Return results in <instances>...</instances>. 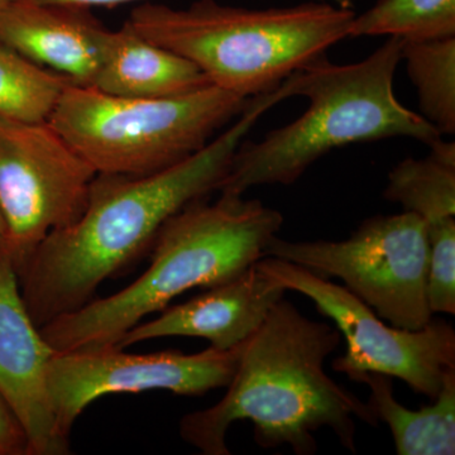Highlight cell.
<instances>
[{
    "label": "cell",
    "mask_w": 455,
    "mask_h": 455,
    "mask_svg": "<svg viewBox=\"0 0 455 455\" xmlns=\"http://www.w3.org/2000/svg\"><path fill=\"white\" fill-rule=\"evenodd\" d=\"M287 99L283 85L248 99L238 119L203 149L149 175H97L82 217L50 233L18 272L33 323L88 304L108 278L152 247L164 224L218 191L233 156L260 116Z\"/></svg>",
    "instance_id": "1"
},
{
    "label": "cell",
    "mask_w": 455,
    "mask_h": 455,
    "mask_svg": "<svg viewBox=\"0 0 455 455\" xmlns=\"http://www.w3.org/2000/svg\"><path fill=\"white\" fill-rule=\"evenodd\" d=\"M340 331L304 315L281 299L245 341L235 376L220 403L187 414L180 435L205 455H230L227 434L250 420L263 449L289 445L296 455L317 451L315 433L329 427L355 453V420L379 427L367 403L333 381L325 359L338 348Z\"/></svg>",
    "instance_id": "2"
},
{
    "label": "cell",
    "mask_w": 455,
    "mask_h": 455,
    "mask_svg": "<svg viewBox=\"0 0 455 455\" xmlns=\"http://www.w3.org/2000/svg\"><path fill=\"white\" fill-rule=\"evenodd\" d=\"M188 204L161 228L151 263L134 283L40 328L55 352L116 347L145 317L193 289L232 280L265 257L283 217L259 200L220 193Z\"/></svg>",
    "instance_id": "3"
},
{
    "label": "cell",
    "mask_w": 455,
    "mask_h": 455,
    "mask_svg": "<svg viewBox=\"0 0 455 455\" xmlns=\"http://www.w3.org/2000/svg\"><path fill=\"white\" fill-rule=\"evenodd\" d=\"M403 40H388L362 61L335 65L320 57L283 80L290 98L309 107L259 142L243 140L218 193L244 196L262 185H292L311 164L340 147L406 137L430 146L442 134L395 94Z\"/></svg>",
    "instance_id": "4"
},
{
    "label": "cell",
    "mask_w": 455,
    "mask_h": 455,
    "mask_svg": "<svg viewBox=\"0 0 455 455\" xmlns=\"http://www.w3.org/2000/svg\"><path fill=\"white\" fill-rule=\"evenodd\" d=\"M355 16L353 8L316 0L269 9L200 0L182 9L143 3L125 23L193 62L212 85L250 99L276 89L349 37Z\"/></svg>",
    "instance_id": "5"
},
{
    "label": "cell",
    "mask_w": 455,
    "mask_h": 455,
    "mask_svg": "<svg viewBox=\"0 0 455 455\" xmlns=\"http://www.w3.org/2000/svg\"><path fill=\"white\" fill-rule=\"evenodd\" d=\"M248 98L215 85L172 98H124L68 84L49 122L98 175L169 169L208 145Z\"/></svg>",
    "instance_id": "6"
},
{
    "label": "cell",
    "mask_w": 455,
    "mask_h": 455,
    "mask_svg": "<svg viewBox=\"0 0 455 455\" xmlns=\"http://www.w3.org/2000/svg\"><path fill=\"white\" fill-rule=\"evenodd\" d=\"M265 257L323 278H340L348 291L396 328L419 331L434 316L427 302V224L414 212L368 218L339 242H291L275 235Z\"/></svg>",
    "instance_id": "7"
},
{
    "label": "cell",
    "mask_w": 455,
    "mask_h": 455,
    "mask_svg": "<svg viewBox=\"0 0 455 455\" xmlns=\"http://www.w3.org/2000/svg\"><path fill=\"white\" fill-rule=\"evenodd\" d=\"M259 269L287 291L300 292L317 311L335 323L347 341L346 355L335 359V372L352 379L377 372L403 379L415 394L434 400L455 370V331L451 323L431 317L419 331L387 325L372 307L344 286L287 260L263 257Z\"/></svg>",
    "instance_id": "8"
},
{
    "label": "cell",
    "mask_w": 455,
    "mask_h": 455,
    "mask_svg": "<svg viewBox=\"0 0 455 455\" xmlns=\"http://www.w3.org/2000/svg\"><path fill=\"white\" fill-rule=\"evenodd\" d=\"M97 175L49 122L0 118V214L17 274L50 233L82 217Z\"/></svg>",
    "instance_id": "9"
},
{
    "label": "cell",
    "mask_w": 455,
    "mask_h": 455,
    "mask_svg": "<svg viewBox=\"0 0 455 455\" xmlns=\"http://www.w3.org/2000/svg\"><path fill=\"white\" fill-rule=\"evenodd\" d=\"M245 341L227 350L209 347L196 355L180 350L131 355L118 347L56 352L47 367L46 383L57 427L70 438L84 410L107 395L164 390L200 396L227 387Z\"/></svg>",
    "instance_id": "10"
},
{
    "label": "cell",
    "mask_w": 455,
    "mask_h": 455,
    "mask_svg": "<svg viewBox=\"0 0 455 455\" xmlns=\"http://www.w3.org/2000/svg\"><path fill=\"white\" fill-rule=\"evenodd\" d=\"M55 353L27 310L11 256L0 250V395L25 430L28 455L70 451L47 392V367Z\"/></svg>",
    "instance_id": "11"
},
{
    "label": "cell",
    "mask_w": 455,
    "mask_h": 455,
    "mask_svg": "<svg viewBox=\"0 0 455 455\" xmlns=\"http://www.w3.org/2000/svg\"><path fill=\"white\" fill-rule=\"evenodd\" d=\"M287 290L259 266L205 289L184 304L164 307L160 316L130 329L116 347L166 337L202 338L212 348H235L256 333Z\"/></svg>",
    "instance_id": "12"
},
{
    "label": "cell",
    "mask_w": 455,
    "mask_h": 455,
    "mask_svg": "<svg viewBox=\"0 0 455 455\" xmlns=\"http://www.w3.org/2000/svg\"><path fill=\"white\" fill-rule=\"evenodd\" d=\"M107 27L89 8L46 0H14L0 11V42L29 61L92 86Z\"/></svg>",
    "instance_id": "13"
},
{
    "label": "cell",
    "mask_w": 455,
    "mask_h": 455,
    "mask_svg": "<svg viewBox=\"0 0 455 455\" xmlns=\"http://www.w3.org/2000/svg\"><path fill=\"white\" fill-rule=\"evenodd\" d=\"M212 85L184 57L147 41L127 23L108 29L92 88L124 98H172Z\"/></svg>",
    "instance_id": "14"
},
{
    "label": "cell",
    "mask_w": 455,
    "mask_h": 455,
    "mask_svg": "<svg viewBox=\"0 0 455 455\" xmlns=\"http://www.w3.org/2000/svg\"><path fill=\"white\" fill-rule=\"evenodd\" d=\"M350 379L370 387L368 409L377 423L390 427L398 455L455 454V370L445 377L433 403L419 410L398 403L390 376L362 372Z\"/></svg>",
    "instance_id": "15"
},
{
    "label": "cell",
    "mask_w": 455,
    "mask_h": 455,
    "mask_svg": "<svg viewBox=\"0 0 455 455\" xmlns=\"http://www.w3.org/2000/svg\"><path fill=\"white\" fill-rule=\"evenodd\" d=\"M421 160L406 158L392 169L383 196L414 212L427 226L455 217V145L442 139Z\"/></svg>",
    "instance_id": "16"
},
{
    "label": "cell",
    "mask_w": 455,
    "mask_h": 455,
    "mask_svg": "<svg viewBox=\"0 0 455 455\" xmlns=\"http://www.w3.org/2000/svg\"><path fill=\"white\" fill-rule=\"evenodd\" d=\"M401 62L418 92L421 116L440 134L455 133V37L403 42Z\"/></svg>",
    "instance_id": "17"
},
{
    "label": "cell",
    "mask_w": 455,
    "mask_h": 455,
    "mask_svg": "<svg viewBox=\"0 0 455 455\" xmlns=\"http://www.w3.org/2000/svg\"><path fill=\"white\" fill-rule=\"evenodd\" d=\"M379 36L403 42L455 37V0H379L355 14L349 37Z\"/></svg>",
    "instance_id": "18"
},
{
    "label": "cell",
    "mask_w": 455,
    "mask_h": 455,
    "mask_svg": "<svg viewBox=\"0 0 455 455\" xmlns=\"http://www.w3.org/2000/svg\"><path fill=\"white\" fill-rule=\"evenodd\" d=\"M68 84L62 75L29 61L0 42V118L49 121Z\"/></svg>",
    "instance_id": "19"
},
{
    "label": "cell",
    "mask_w": 455,
    "mask_h": 455,
    "mask_svg": "<svg viewBox=\"0 0 455 455\" xmlns=\"http://www.w3.org/2000/svg\"><path fill=\"white\" fill-rule=\"evenodd\" d=\"M429 242L427 302L433 315L455 314V220L427 226Z\"/></svg>",
    "instance_id": "20"
},
{
    "label": "cell",
    "mask_w": 455,
    "mask_h": 455,
    "mask_svg": "<svg viewBox=\"0 0 455 455\" xmlns=\"http://www.w3.org/2000/svg\"><path fill=\"white\" fill-rule=\"evenodd\" d=\"M0 455H28V440L17 416L0 395Z\"/></svg>",
    "instance_id": "21"
},
{
    "label": "cell",
    "mask_w": 455,
    "mask_h": 455,
    "mask_svg": "<svg viewBox=\"0 0 455 455\" xmlns=\"http://www.w3.org/2000/svg\"><path fill=\"white\" fill-rule=\"evenodd\" d=\"M46 2L61 3V4L77 5V7H116V5L128 4L134 2H147V0H46ZM316 2L331 3L344 8H353V0H316Z\"/></svg>",
    "instance_id": "22"
},
{
    "label": "cell",
    "mask_w": 455,
    "mask_h": 455,
    "mask_svg": "<svg viewBox=\"0 0 455 455\" xmlns=\"http://www.w3.org/2000/svg\"><path fill=\"white\" fill-rule=\"evenodd\" d=\"M0 250L7 251V229H5L2 214H0Z\"/></svg>",
    "instance_id": "23"
},
{
    "label": "cell",
    "mask_w": 455,
    "mask_h": 455,
    "mask_svg": "<svg viewBox=\"0 0 455 455\" xmlns=\"http://www.w3.org/2000/svg\"><path fill=\"white\" fill-rule=\"evenodd\" d=\"M14 0H0V11H3L7 5L11 4Z\"/></svg>",
    "instance_id": "24"
}]
</instances>
